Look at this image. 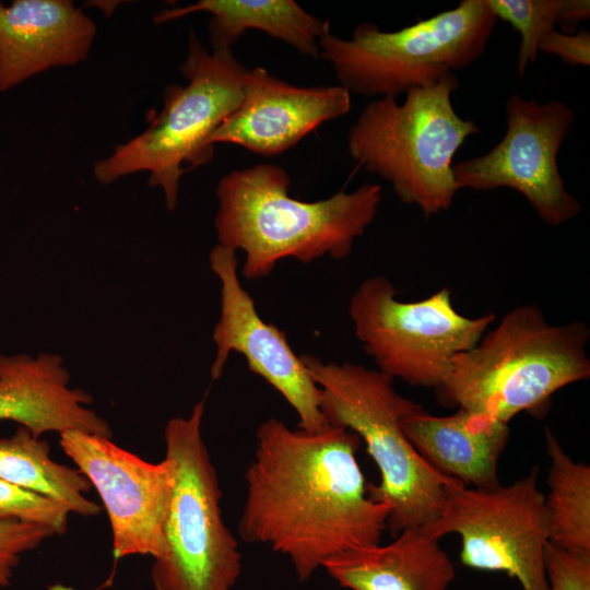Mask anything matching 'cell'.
<instances>
[{"mask_svg": "<svg viewBox=\"0 0 590 590\" xmlns=\"http://www.w3.org/2000/svg\"><path fill=\"white\" fill-rule=\"evenodd\" d=\"M545 569L550 590H590V554L548 542Z\"/></svg>", "mask_w": 590, "mask_h": 590, "instance_id": "obj_25", "label": "cell"}, {"mask_svg": "<svg viewBox=\"0 0 590 590\" xmlns=\"http://www.w3.org/2000/svg\"><path fill=\"white\" fill-rule=\"evenodd\" d=\"M204 403L165 427L174 486L163 550L151 569L155 590H232L241 571L238 543L222 516L217 471L202 438Z\"/></svg>", "mask_w": 590, "mask_h": 590, "instance_id": "obj_8", "label": "cell"}, {"mask_svg": "<svg viewBox=\"0 0 590 590\" xmlns=\"http://www.w3.org/2000/svg\"><path fill=\"white\" fill-rule=\"evenodd\" d=\"M300 357L320 388V409L327 422L354 432L377 465L380 481L367 484V493L389 507L390 533L396 536L434 522L444 508L445 486L451 477L433 468L402 428L403 417L421 404L400 394L394 380L378 369L323 362L310 354Z\"/></svg>", "mask_w": 590, "mask_h": 590, "instance_id": "obj_4", "label": "cell"}, {"mask_svg": "<svg viewBox=\"0 0 590 590\" xmlns=\"http://www.w3.org/2000/svg\"><path fill=\"white\" fill-rule=\"evenodd\" d=\"M397 294L384 275L365 279L349 304L355 335L379 371L436 389L453 359L480 341L496 316L460 314L448 287L415 302L400 300Z\"/></svg>", "mask_w": 590, "mask_h": 590, "instance_id": "obj_9", "label": "cell"}, {"mask_svg": "<svg viewBox=\"0 0 590 590\" xmlns=\"http://www.w3.org/2000/svg\"><path fill=\"white\" fill-rule=\"evenodd\" d=\"M54 532L43 526L0 517V590L11 583L22 554L38 547Z\"/></svg>", "mask_w": 590, "mask_h": 590, "instance_id": "obj_24", "label": "cell"}, {"mask_svg": "<svg viewBox=\"0 0 590 590\" xmlns=\"http://www.w3.org/2000/svg\"><path fill=\"white\" fill-rule=\"evenodd\" d=\"M209 262L221 282V316L212 335L216 345L212 379L221 377L231 352L240 353L249 370L262 377L294 409L300 429L314 433L326 428L329 423L320 409V388L285 333L258 314L239 281L236 252L217 244Z\"/></svg>", "mask_w": 590, "mask_h": 590, "instance_id": "obj_13", "label": "cell"}, {"mask_svg": "<svg viewBox=\"0 0 590 590\" xmlns=\"http://www.w3.org/2000/svg\"><path fill=\"white\" fill-rule=\"evenodd\" d=\"M256 439L238 521L244 542L286 555L300 581L342 552L381 542L390 509L368 496L354 432L294 430L270 417Z\"/></svg>", "mask_w": 590, "mask_h": 590, "instance_id": "obj_1", "label": "cell"}, {"mask_svg": "<svg viewBox=\"0 0 590 590\" xmlns=\"http://www.w3.org/2000/svg\"><path fill=\"white\" fill-rule=\"evenodd\" d=\"M47 590H75L71 587H67V586H63L61 583H54V585H50Z\"/></svg>", "mask_w": 590, "mask_h": 590, "instance_id": "obj_28", "label": "cell"}, {"mask_svg": "<svg viewBox=\"0 0 590 590\" xmlns=\"http://www.w3.org/2000/svg\"><path fill=\"white\" fill-rule=\"evenodd\" d=\"M402 428L438 472L474 488L500 484L498 463L510 435L508 423L464 409L433 415L418 405L403 417Z\"/></svg>", "mask_w": 590, "mask_h": 590, "instance_id": "obj_17", "label": "cell"}, {"mask_svg": "<svg viewBox=\"0 0 590 590\" xmlns=\"http://www.w3.org/2000/svg\"><path fill=\"white\" fill-rule=\"evenodd\" d=\"M590 16L589 0H564L557 27L560 33L575 34L580 22Z\"/></svg>", "mask_w": 590, "mask_h": 590, "instance_id": "obj_27", "label": "cell"}, {"mask_svg": "<svg viewBox=\"0 0 590 590\" xmlns=\"http://www.w3.org/2000/svg\"><path fill=\"white\" fill-rule=\"evenodd\" d=\"M0 479L57 500L79 516L93 517L102 510L84 496L92 488L87 477L54 461L49 444L23 426L0 438Z\"/></svg>", "mask_w": 590, "mask_h": 590, "instance_id": "obj_20", "label": "cell"}, {"mask_svg": "<svg viewBox=\"0 0 590 590\" xmlns=\"http://www.w3.org/2000/svg\"><path fill=\"white\" fill-rule=\"evenodd\" d=\"M179 70L187 83L166 86L163 107L149 127L93 167L95 179L106 185L148 172L149 185L163 190L169 210L177 205L181 176L211 161L210 138L241 103L249 69L233 49L209 51L191 31Z\"/></svg>", "mask_w": 590, "mask_h": 590, "instance_id": "obj_6", "label": "cell"}, {"mask_svg": "<svg viewBox=\"0 0 590 590\" xmlns=\"http://www.w3.org/2000/svg\"><path fill=\"white\" fill-rule=\"evenodd\" d=\"M544 436L550 460L545 496L550 542L590 554V467L574 461L550 428Z\"/></svg>", "mask_w": 590, "mask_h": 590, "instance_id": "obj_21", "label": "cell"}, {"mask_svg": "<svg viewBox=\"0 0 590 590\" xmlns=\"http://www.w3.org/2000/svg\"><path fill=\"white\" fill-rule=\"evenodd\" d=\"M497 20L508 22L520 33L517 74L522 78L529 63H534L539 45L556 30L564 0H486Z\"/></svg>", "mask_w": 590, "mask_h": 590, "instance_id": "obj_22", "label": "cell"}, {"mask_svg": "<svg viewBox=\"0 0 590 590\" xmlns=\"http://www.w3.org/2000/svg\"><path fill=\"white\" fill-rule=\"evenodd\" d=\"M290 187L287 172L273 164L234 169L217 182L219 245L245 252L247 280L270 275L285 258L303 264L324 256L347 258L381 201L378 184H363L352 192L342 188L314 202L291 197Z\"/></svg>", "mask_w": 590, "mask_h": 590, "instance_id": "obj_2", "label": "cell"}, {"mask_svg": "<svg viewBox=\"0 0 590 590\" xmlns=\"http://www.w3.org/2000/svg\"><path fill=\"white\" fill-rule=\"evenodd\" d=\"M505 110L504 138L487 153L453 164L456 189H514L551 226L578 216L581 204L566 190L557 164L575 120L574 110L562 101L540 104L518 94L506 101Z\"/></svg>", "mask_w": 590, "mask_h": 590, "instance_id": "obj_11", "label": "cell"}, {"mask_svg": "<svg viewBox=\"0 0 590 590\" xmlns=\"http://www.w3.org/2000/svg\"><path fill=\"white\" fill-rule=\"evenodd\" d=\"M589 339L582 321L552 324L536 306H518L453 359L435 390L445 404L506 423L542 416L555 392L590 377Z\"/></svg>", "mask_w": 590, "mask_h": 590, "instance_id": "obj_3", "label": "cell"}, {"mask_svg": "<svg viewBox=\"0 0 590 590\" xmlns=\"http://www.w3.org/2000/svg\"><path fill=\"white\" fill-rule=\"evenodd\" d=\"M496 23L486 0H462L451 10L397 31L363 22L345 39L329 30L319 39L320 58L350 93L397 98L477 60Z\"/></svg>", "mask_w": 590, "mask_h": 590, "instance_id": "obj_7", "label": "cell"}, {"mask_svg": "<svg viewBox=\"0 0 590 590\" xmlns=\"http://www.w3.org/2000/svg\"><path fill=\"white\" fill-rule=\"evenodd\" d=\"M350 109L351 93L339 84L296 86L256 67L246 74L241 103L213 132L210 143L234 144L260 156H276Z\"/></svg>", "mask_w": 590, "mask_h": 590, "instance_id": "obj_14", "label": "cell"}, {"mask_svg": "<svg viewBox=\"0 0 590 590\" xmlns=\"http://www.w3.org/2000/svg\"><path fill=\"white\" fill-rule=\"evenodd\" d=\"M322 567L351 590H447L456 577L439 540L421 528L405 529L387 544L342 552Z\"/></svg>", "mask_w": 590, "mask_h": 590, "instance_id": "obj_18", "label": "cell"}, {"mask_svg": "<svg viewBox=\"0 0 590 590\" xmlns=\"http://www.w3.org/2000/svg\"><path fill=\"white\" fill-rule=\"evenodd\" d=\"M70 510L61 503L0 479V517L12 518L63 534Z\"/></svg>", "mask_w": 590, "mask_h": 590, "instance_id": "obj_23", "label": "cell"}, {"mask_svg": "<svg viewBox=\"0 0 590 590\" xmlns=\"http://www.w3.org/2000/svg\"><path fill=\"white\" fill-rule=\"evenodd\" d=\"M60 446L101 496L113 533V555H160L174 486V467L152 463L110 438L80 430L60 434Z\"/></svg>", "mask_w": 590, "mask_h": 590, "instance_id": "obj_12", "label": "cell"}, {"mask_svg": "<svg viewBox=\"0 0 590 590\" xmlns=\"http://www.w3.org/2000/svg\"><path fill=\"white\" fill-rule=\"evenodd\" d=\"M69 380L59 355L0 354V421H14L36 438L68 430L111 438L109 424L85 406L92 397Z\"/></svg>", "mask_w": 590, "mask_h": 590, "instance_id": "obj_16", "label": "cell"}, {"mask_svg": "<svg viewBox=\"0 0 590 590\" xmlns=\"http://www.w3.org/2000/svg\"><path fill=\"white\" fill-rule=\"evenodd\" d=\"M539 52L556 55L566 66L589 67L590 33L581 30L575 34H564L555 30L540 43Z\"/></svg>", "mask_w": 590, "mask_h": 590, "instance_id": "obj_26", "label": "cell"}, {"mask_svg": "<svg viewBox=\"0 0 590 590\" xmlns=\"http://www.w3.org/2000/svg\"><path fill=\"white\" fill-rule=\"evenodd\" d=\"M458 86L457 75L449 72L432 86L409 90L402 104L394 97L371 101L347 135L351 157L426 217L453 203V156L468 137L480 132L452 106Z\"/></svg>", "mask_w": 590, "mask_h": 590, "instance_id": "obj_5", "label": "cell"}, {"mask_svg": "<svg viewBox=\"0 0 590 590\" xmlns=\"http://www.w3.org/2000/svg\"><path fill=\"white\" fill-rule=\"evenodd\" d=\"M96 25L70 0L0 2V92L87 57Z\"/></svg>", "mask_w": 590, "mask_h": 590, "instance_id": "obj_15", "label": "cell"}, {"mask_svg": "<svg viewBox=\"0 0 590 590\" xmlns=\"http://www.w3.org/2000/svg\"><path fill=\"white\" fill-rule=\"evenodd\" d=\"M197 12L210 14L212 49H233L244 33L258 30L304 56L319 59V39L331 30L328 20L308 13L293 0H199L161 11L154 23H167Z\"/></svg>", "mask_w": 590, "mask_h": 590, "instance_id": "obj_19", "label": "cell"}, {"mask_svg": "<svg viewBox=\"0 0 590 590\" xmlns=\"http://www.w3.org/2000/svg\"><path fill=\"white\" fill-rule=\"evenodd\" d=\"M538 474L534 467L511 484L492 488L469 487L451 477L439 517L421 529L436 540L458 534L460 560L470 568L506 573L521 590H550V524Z\"/></svg>", "mask_w": 590, "mask_h": 590, "instance_id": "obj_10", "label": "cell"}]
</instances>
